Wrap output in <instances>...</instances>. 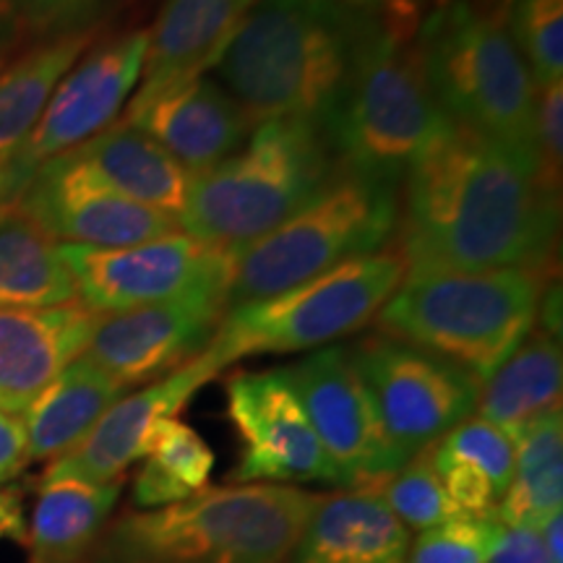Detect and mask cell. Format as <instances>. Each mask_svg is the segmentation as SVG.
<instances>
[{"label":"cell","mask_w":563,"mask_h":563,"mask_svg":"<svg viewBox=\"0 0 563 563\" xmlns=\"http://www.w3.org/2000/svg\"><path fill=\"white\" fill-rule=\"evenodd\" d=\"M397 249L410 274L551 269L561 196L501 144L454 129L402 178Z\"/></svg>","instance_id":"1"},{"label":"cell","mask_w":563,"mask_h":563,"mask_svg":"<svg viewBox=\"0 0 563 563\" xmlns=\"http://www.w3.org/2000/svg\"><path fill=\"white\" fill-rule=\"evenodd\" d=\"M378 13L332 0H258L220 60V84L253 125L332 123Z\"/></svg>","instance_id":"2"},{"label":"cell","mask_w":563,"mask_h":563,"mask_svg":"<svg viewBox=\"0 0 563 563\" xmlns=\"http://www.w3.org/2000/svg\"><path fill=\"white\" fill-rule=\"evenodd\" d=\"M316 493L277 483L203 488L108 525L91 563H287Z\"/></svg>","instance_id":"3"},{"label":"cell","mask_w":563,"mask_h":563,"mask_svg":"<svg viewBox=\"0 0 563 563\" xmlns=\"http://www.w3.org/2000/svg\"><path fill=\"white\" fill-rule=\"evenodd\" d=\"M415 47L449 121L506 146L538 170V87L506 32L501 3L443 0L426 11Z\"/></svg>","instance_id":"4"},{"label":"cell","mask_w":563,"mask_h":563,"mask_svg":"<svg viewBox=\"0 0 563 563\" xmlns=\"http://www.w3.org/2000/svg\"><path fill=\"white\" fill-rule=\"evenodd\" d=\"M340 173L327 131L306 121L258 123L220 165L191 178L183 232L230 253L287 222Z\"/></svg>","instance_id":"5"},{"label":"cell","mask_w":563,"mask_h":563,"mask_svg":"<svg viewBox=\"0 0 563 563\" xmlns=\"http://www.w3.org/2000/svg\"><path fill=\"white\" fill-rule=\"evenodd\" d=\"M551 279V269L410 274L373 323L485 384L530 334Z\"/></svg>","instance_id":"6"},{"label":"cell","mask_w":563,"mask_h":563,"mask_svg":"<svg viewBox=\"0 0 563 563\" xmlns=\"http://www.w3.org/2000/svg\"><path fill=\"white\" fill-rule=\"evenodd\" d=\"M415 34L418 24L378 16L347 95L327 125L344 170L402 183L415 162L454 129L428 87Z\"/></svg>","instance_id":"7"},{"label":"cell","mask_w":563,"mask_h":563,"mask_svg":"<svg viewBox=\"0 0 563 563\" xmlns=\"http://www.w3.org/2000/svg\"><path fill=\"white\" fill-rule=\"evenodd\" d=\"M399 183L340 167L323 191L287 222L232 253L228 311L382 251L397 235Z\"/></svg>","instance_id":"8"},{"label":"cell","mask_w":563,"mask_h":563,"mask_svg":"<svg viewBox=\"0 0 563 563\" xmlns=\"http://www.w3.org/2000/svg\"><path fill=\"white\" fill-rule=\"evenodd\" d=\"M405 277L407 262L391 241L274 298L230 308L207 350L228 368L241 357L327 347L368 327Z\"/></svg>","instance_id":"9"},{"label":"cell","mask_w":563,"mask_h":563,"mask_svg":"<svg viewBox=\"0 0 563 563\" xmlns=\"http://www.w3.org/2000/svg\"><path fill=\"white\" fill-rule=\"evenodd\" d=\"M394 467L473 418L483 384L446 357L382 332L347 350Z\"/></svg>","instance_id":"10"},{"label":"cell","mask_w":563,"mask_h":563,"mask_svg":"<svg viewBox=\"0 0 563 563\" xmlns=\"http://www.w3.org/2000/svg\"><path fill=\"white\" fill-rule=\"evenodd\" d=\"M58 253L74 277L76 298L97 316L152 306L203 287H230L232 253L183 230L125 249L58 243Z\"/></svg>","instance_id":"11"},{"label":"cell","mask_w":563,"mask_h":563,"mask_svg":"<svg viewBox=\"0 0 563 563\" xmlns=\"http://www.w3.org/2000/svg\"><path fill=\"white\" fill-rule=\"evenodd\" d=\"M150 32L131 30L91 45L63 76L51 102L9 165L16 199L47 159L66 154L118 121L144 70Z\"/></svg>","instance_id":"12"},{"label":"cell","mask_w":563,"mask_h":563,"mask_svg":"<svg viewBox=\"0 0 563 563\" xmlns=\"http://www.w3.org/2000/svg\"><path fill=\"white\" fill-rule=\"evenodd\" d=\"M228 313V287H203L178 298L97 319L81 355L123 389L170 376L214 340Z\"/></svg>","instance_id":"13"},{"label":"cell","mask_w":563,"mask_h":563,"mask_svg":"<svg viewBox=\"0 0 563 563\" xmlns=\"http://www.w3.org/2000/svg\"><path fill=\"white\" fill-rule=\"evenodd\" d=\"M228 415L243 446L241 464L232 470L235 483L340 485L285 368L230 376Z\"/></svg>","instance_id":"14"},{"label":"cell","mask_w":563,"mask_h":563,"mask_svg":"<svg viewBox=\"0 0 563 563\" xmlns=\"http://www.w3.org/2000/svg\"><path fill=\"white\" fill-rule=\"evenodd\" d=\"M16 201L55 243L125 249L180 230L175 217L115 194L66 154L40 165Z\"/></svg>","instance_id":"15"},{"label":"cell","mask_w":563,"mask_h":563,"mask_svg":"<svg viewBox=\"0 0 563 563\" xmlns=\"http://www.w3.org/2000/svg\"><path fill=\"white\" fill-rule=\"evenodd\" d=\"M285 371L340 485L365 488L397 470L347 350H316Z\"/></svg>","instance_id":"16"},{"label":"cell","mask_w":563,"mask_h":563,"mask_svg":"<svg viewBox=\"0 0 563 563\" xmlns=\"http://www.w3.org/2000/svg\"><path fill=\"white\" fill-rule=\"evenodd\" d=\"M224 368L209 350L186 363L170 376L159 378L136 394H123L79 446L70 449L47 467L45 481L112 483L136 460H144L159 422L175 418L191 397Z\"/></svg>","instance_id":"17"},{"label":"cell","mask_w":563,"mask_h":563,"mask_svg":"<svg viewBox=\"0 0 563 563\" xmlns=\"http://www.w3.org/2000/svg\"><path fill=\"white\" fill-rule=\"evenodd\" d=\"M123 123L146 133L191 175L235 154L256 125L220 81L191 76L150 95H133Z\"/></svg>","instance_id":"18"},{"label":"cell","mask_w":563,"mask_h":563,"mask_svg":"<svg viewBox=\"0 0 563 563\" xmlns=\"http://www.w3.org/2000/svg\"><path fill=\"white\" fill-rule=\"evenodd\" d=\"M100 316L81 302L0 311V412L24 415L87 347Z\"/></svg>","instance_id":"19"},{"label":"cell","mask_w":563,"mask_h":563,"mask_svg":"<svg viewBox=\"0 0 563 563\" xmlns=\"http://www.w3.org/2000/svg\"><path fill=\"white\" fill-rule=\"evenodd\" d=\"M410 530L371 490L316 498L287 563H407Z\"/></svg>","instance_id":"20"},{"label":"cell","mask_w":563,"mask_h":563,"mask_svg":"<svg viewBox=\"0 0 563 563\" xmlns=\"http://www.w3.org/2000/svg\"><path fill=\"white\" fill-rule=\"evenodd\" d=\"M258 0H165L150 32L139 95L203 76Z\"/></svg>","instance_id":"21"},{"label":"cell","mask_w":563,"mask_h":563,"mask_svg":"<svg viewBox=\"0 0 563 563\" xmlns=\"http://www.w3.org/2000/svg\"><path fill=\"white\" fill-rule=\"evenodd\" d=\"M66 157L125 199L165 211L175 220L183 214L194 175L129 123L115 121L66 152Z\"/></svg>","instance_id":"22"},{"label":"cell","mask_w":563,"mask_h":563,"mask_svg":"<svg viewBox=\"0 0 563 563\" xmlns=\"http://www.w3.org/2000/svg\"><path fill=\"white\" fill-rule=\"evenodd\" d=\"M125 389L79 355L24 412L26 462H55L87 439Z\"/></svg>","instance_id":"23"},{"label":"cell","mask_w":563,"mask_h":563,"mask_svg":"<svg viewBox=\"0 0 563 563\" xmlns=\"http://www.w3.org/2000/svg\"><path fill=\"white\" fill-rule=\"evenodd\" d=\"M431 464L460 517H496L514 475V439L467 418L431 446Z\"/></svg>","instance_id":"24"},{"label":"cell","mask_w":563,"mask_h":563,"mask_svg":"<svg viewBox=\"0 0 563 563\" xmlns=\"http://www.w3.org/2000/svg\"><path fill=\"white\" fill-rule=\"evenodd\" d=\"M563 361L561 340L532 327L506 361L483 384L477 418L517 439L532 420L561 410Z\"/></svg>","instance_id":"25"},{"label":"cell","mask_w":563,"mask_h":563,"mask_svg":"<svg viewBox=\"0 0 563 563\" xmlns=\"http://www.w3.org/2000/svg\"><path fill=\"white\" fill-rule=\"evenodd\" d=\"M79 302L58 243L9 201L0 207V311H37Z\"/></svg>","instance_id":"26"},{"label":"cell","mask_w":563,"mask_h":563,"mask_svg":"<svg viewBox=\"0 0 563 563\" xmlns=\"http://www.w3.org/2000/svg\"><path fill=\"white\" fill-rule=\"evenodd\" d=\"M121 496V481L42 483L30 530V563H91Z\"/></svg>","instance_id":"27"},{"label":"cell","mask_w":563,"mask_h":563,"mask_svg":"<svg viewBox=\"0 0 563 563\" xmlns=\"http://www.w3.org/2000/svg\"><path fill=\"white\" fill-rule=\"evenodd\" d=\"M97 32L34 45L0 76V170L9 173L26 136L51 102L55 87L89 51Z\"/></svg>","instance_id":"28"},{"label":"cell","mask_w":563,"mask_h":563,"mask_svg":"<svg viewBox=\"0 0 563 563\" xmlns=\"http://www.w3.org/2000/svg\"><path fill=\"white\" fill-rule=\"evenodd\" d=\"M563 509L561 410L532 420L514 439V475L496 519L509 527H543Z\"/></svg>","instance_id":"29"},{"label":"cell","mask_w":563,"mask_h":563,"mask_svg":"<svg viewBox=\"0 0 563 563\" xmlns=\"http://www.w3.org/2000/svg\"><path fill=\"white\" fill-rule=\"evenodd\" d=\"M211 470L209 443L178 418L162 420L133 483V504L141 511L178 504L207 488Z\"/></svg>","instance_id":"30"},{"label":"cell","mask_w":563,"mask_h":563,"mask_svg":"<svg viewBox=\"0 0 563 563\" xmlns=\"http://www.w3.org/2000/svg\"><path fill=\"white\" fill-rule=\"evenodd\" d=\"M501 13L534 87L563 81V0H501Z\"/></svg>","instance_id":"31"},{"label":"cell","mask_w":563,"mask_h":563,"mask_svg":"<svg viewBox=\"0 0 563 563\" xmlns=\"http://www.w3.org/2000/svg\"><path fill=\"white\" fill-rule=\"evenodd\" d=\"M361 490H371L373 496L382 498L386 509H389L407 530L415 532L431 530L435 525H443L449 522V519L460 517L452 501H449L441 481L435 477V470L431 464V449L412 456L410 462H405L402 467L394 470L391 475L365 485Z\"/></svg>","instance_id":"32"},{"label":"cell","mask_w":563,"mask_h":563,"mask_svg":"<svg viewBox=\"0 0 563 563\" xmlns=\"http://www.w3.org/2000/svg\"><path fill=\"white\" fill-rule=\"evenodd\" d=\"M501 522L496 517H454L418 532L407 563H488Z\"/></svg>","instance_id":"33"},{"label":"cell","mask_w":563,"mask_h":563,"mask_svg":"<svg viewBox=\"0 0 563 563\" xmlns=\"http://www.w3.org/2000/svg\"><path fill=\"white\" fill-rule=\"evenodd\" d=\"M21 40L34 45L100 30L112 0H9Z\"/></svg>","instance_id":"34"},{"label":"cell","mask_w":563,"mask_h":563,"mask_svg":"<svg viewBox=\"0 0 563 563\" xmlns=\"http://www.w3.org/2000/svg\"><path fill=\"white\" fill-rule=\"evenodd\" d=\"M534 152H538V178L548 191L561 196L563 170V81L538 89L534 112Z\"/></svg>","instance_id":"35"},{"label":"cell","mask_w":563,"mask_h":563,"mask_svg":"<svg viewBox=\"0 0 563 563\" xmlns=\"http://www.w3.org/2000/svg\"><path fill=\"white\" fill-rule=\"evenodd\" d=\"M488 563H548L543 530L501 525Z\"/></svg>","instance_id":"36"},{"label":"cell","mask_w":563,"mask_h":563,"mask_svg":"<svg viewBox=\"0 0 563 563\" xmlns=\"http://www.w3.org/2000/svg\"><path fill=\"white\" fill-rule=\"evenodd\" d=\"M26 464V433L19 415L0 412V483L11 481Z\"/></svg>","instance_id":"37"},{"label":"cell","mask_w":563,"mask_h":563,"mask_svg":"<svg viewBox=\"0 0 563 563\" xmlns=\"http://www.w3.org/2000/svg\"><path fill=\"white\" fill-rule=\"evenodd\" d=\"M24 538V509L16 490L0 488V540Z\"/></svg>","instance_id":"38"},{"label":"cell","mask_w":563,"mask_h":563,"mask_svg":"<svg viewBox=\"0 0 563 563\" xmlns=\"http://www.w3.org/2000/svg\"><path fill=\"white\" fill-rule=\"evenodd\" d=\"M543 530V543L548 553V563H563L561 548H563V517L555 514V517L548 519V522L540 527Z\"/></svg>","instance_id":"39"},{"label":"cell","mask_w":563,"mask_h":563,"mask_svg":"<svg viewBox=\"0 0 563 563\" xmlns=\"http://www.w3.org/2000/svg\"><path fill=\"white\" fill-rule=\"evenodd\" d=\"M21 32L16 24V16H13L9 0H0V51H9V47L19 45Z\"/></svg>","instance_id":"40"},{"label":"cell","mask_w":563,"mask_h":563,"mask_svg":"<svg viewBox=\"0 0 563 563\" xmlns=\"http://www.w3.org/2000/svg\"><path fill=\"white\" fill-rule=\"evenodd\" d=\"M332 3L347 5V9L365 11V13H384L389 5L397 3V0H332Z\"/></svg>","instance_id":"41"},{"label":"cell","mask_w":563,"mask_h":563,"mask_svg":"<svg viewBox=\"0 0 563 563\" xmlns=\"http://www.w3.org/2000/svg\"><path fill=\"white\" fill-rule=\"evenodd\" d=\"M9 201H16V191H13V183L9 178V173L0 170V207Z\"/></svg>","instance_id":"42"}]
</instances>
